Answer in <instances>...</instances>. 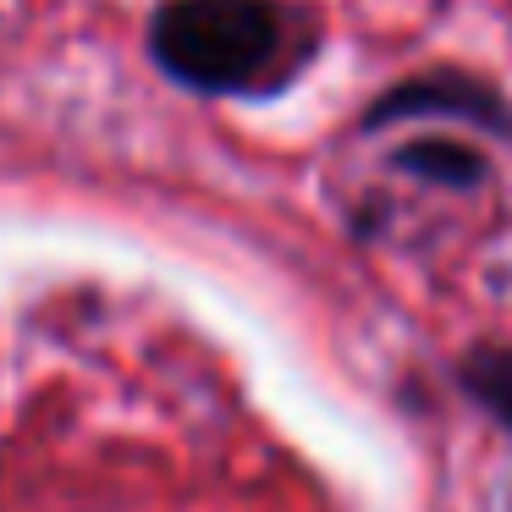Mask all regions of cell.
Here are the masks:
<instances>
[{
  "label": "cell",
  "mask_w": 512,
  "mask_h": 512,
  "mask_svg": "<svg viewBox=\"0 0 512 512\" xmlns=\"http://www.w3.org/2000/svg\"><path fill=\"white\" fill-rule=\"evenodd\" d=\"M292 17L276 0H166L149 23V50L199 94H243L287 56Z\"/></svg>",
  "instance_id": "obj_1"
},
{
  "label": "cell",
  "mask_w": 512,
  "mask_h": 512,
  "mask_svg": "<svg viewBox=\"0 0 512 512\" xmlns=\"http://www.w3.org/2000/svg\"><path fill=\"white\" fill-rule=\"evenodd\" d=\"M424 116L430 122H468L485 138H496V144H512V100L468 67H430V72L391 83L364 111V133L397 127V122H424Z\"/></svg>",
  "instance_id": "obj_2"
},
{
  "label": "cell",
  "mask_w": 512,
  "mask_h": 512,
  "mask_svg": "<svg viewBox=\"0 0 512 512\" xmlns=\"http://www.w3.org/2000/svg\"><path fill=\"white\" fill-rule=\"evenodd\" d=\"M391 171L402 177H419L430 188H446V193H479L490 188V155L479 144H463V138H408L386 155Z\"/></svg>",
  "instance_id": "obj_3"
},
{
  "label": "cell",
  "mask_w": 512,
  "mask_h": 512,
  "mask_svg": "<svg viewBox=\"0 0 512 512\" xmlns=\"http://www.w3.org/2000/svg\"><path fill=\"white\" fill-rule=\"evenodd\" d=\"M457 386L512 435V347H496V342H479L457 358Z\"/></svg>",
  "instance_id": "obj_4"
}]
</instances>
